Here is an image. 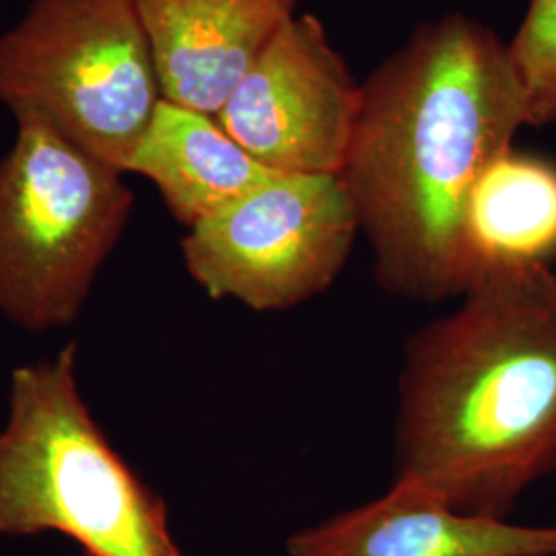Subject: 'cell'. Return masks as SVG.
I'll return each instance as SVG.
<instances>
[{"mask_svg":"<svg viewBox=\"0 0 556 556\" xmlns=\"http://www.w3.org/2000/svg\"><path fill=\"white\" fill-rule=\"evenodd\" d=\"M394 480L509 519L556 472V270L484 266L413 332L396 383Z\"/></svg>","mask_w":556,"mask_h":556,"instance_id":"cell-2","label":"cell"},{"mask_svg":"<svg viewBox=\"0 0 556 556\" xmlns=\"http://www.w3.org/2000/svg\"><path fill=\"white\" fill-rule=\"evenodd\" d=\"M521 126L526 103L507 43L462 13L418 25L363 83L338 178L386 293L435 305L468 289L480 273L468 202Z\"/></svg>","mask_w":556,"mask_h":556,"instance_id":"cell-1","label":"cell"},{"mask_svg":"<svg viewBox=\"0 0 556 556\" xmlns=\"http://www.w3.org/2000/svg\"><path fill=\"white\" fill-rule=\"evenodd\" d=\"M75 365L71 342L11 376L0 431V538L56 532L85 556H184L165 501L91 417Z\"/></svg>","mask_w":556,"mask_h":556,"instance_id":"cell-3","label":"cell"},{"mask_svg":"<svg viewBox=\"0 0 556 556\" xmlns=\"http://www.w3.org/2000/svg\"><path fill=\"white\" fill-rule=\"evenodd\" d=\"M507 52L523 93L528 126L556 124V0H530Z\"/></svg>","mask_w":556,"mask_h":556,"instance_id":"cell-12","label":"cell"},{"mask_svg":"<svg viewBox=\"0 0 556 556\" xmlns=\"http://www.w3.org/2000/svg\"><path fill=\"white\" fill-rule=\"evenodd\" d=\"M468 239L484 266L556 258V165L507 151L478 178L468 202Z\"/></svg>","mask_w":556,"mask_h":556,"instance_id":"cell-11","label":"cell"},{"mask_svg":"<svg viewBox=\"0 0 556 556\" xmlns=\"http://www.w3.org/2000/svg\"><path fill=\"white\" fill-rule=\"evenodd\" d=\"M358 233L357 213L338 176L277 174L190 227L181 256L208 298L282 312L337 282Z\"/></svg>","mask_w":556,"mask_h":556,"instance_id":"cell-6","label":"cell"},{"mask_svg":"<svg viewBox=\"0 0 556 556\" xmlns=\"http://www.w3.org/2000/svg\"><path fill=\"white\" fill-rule=\"evenodd\" d=\"M363 103L358 85L309 15L287 21L217 112L223 130L277 174L338 176Z\"/></svg>","mask_w":556,"mask_h":556,"instance_id":"cell-7","label":"cell"},{"mask_svg":"<svg viewBox=\"0 0 556 556\" xmlns=\"http://www.w3.org/2000/svg\"><path fill=\"white\" fill-rule=\"evenodd\" d=\"M163 100L217 116L301 0H135Z\"/></svg>","mask_w":556,"mask_h":556,"instance_id":"cell-9","label":"cell"},{"mask_svg":"<svg viewBox=\"0 0 556 556\" xmlns=\"http://www.w3.org/2000/svg\"><path fill=\"white\" fill-rule=\"evenodd\" d=\"M287 556H556V523L457 511L410 480H392L381 497L301 528Z\"/></svg>","mask_w":556,"mask_h":556,"instance_id":"cell-8","label":"cell"},{"mask_svg":"<svg viewBox=\"0 0 556 556\" xmlns=\"http://www.w3.org/2000/svg\"><path fill=\"white\" fill-rule=\"evenodd\" d=\"M161 98L135 0H34L0 34V101L126 174Z\"/></svg>","mask_w":556,"mask_h":556,"instance_id":"cell-5","label":"cell"},{"mask_svg":"<svg viewBox=\"0 0 556 556\" xmlns=\"http://www.w3.org/2000/svg\"><path fill=\"white\" fill-rule=\"evenodd\" d=\"M83 556H85V555H83Z\"/></svg>","mask_w":556,"mask_h":556,"instance_id":"cell-13","label":"cell"},{"mask_svg":"<svg viewBox=\"0 0 556 556\" xmlns=\"http://www.w3.org/2000/svg\"><path fill=\"white\" fill-rule=\"evenodd\" d=\"M122 172L40 118L0 160V314L43 332L75 321L130 219Z\"/></svg>","mask_w":556,"mask_h":556,"instance_id":"cell-4","label":"cell"},{"mask_svg":"<svg viewBox=\"0 0 556 556\" xmlns=\"http://www.w3.org/2000/svg\"><path fill=\"white\" fill-rule=\"evenodd\" d=\"M126 174L151 179L169 213L188 229L277 176L239 147L215 116L163 98Z\"/></svg>","mask_w":556,"mask_h":556,"instance_id":"cell-10","label":"cell"}]
</instances>
